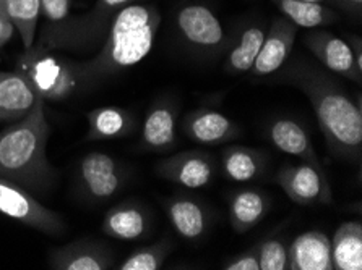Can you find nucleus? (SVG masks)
Wrapping results in <instances>:
<instances>
[{
	"mask_svg": "<svg viewBox=\"0 0 362 270\" xmlns=\"http://www.w3.org/2000/svg\"><path fill=\"white\" fill-rule=\"evenodd\" d=\"M260 270H286L288 246L279 238H268L255 246Z\"/></svg>",
	"mask_w": 362,
	"mask_h": 270,
	"instance_id": "29",
	"label": "nucleus"
},
{
	"mask_svg": "<svg viewBox=\"0 0 362 270\" xmlns=\"http://www.w3.org/2000/svg\"><path fill=\"white\" fill-rule=\"evenodd\" d=\"M265 32L267 30L263 26L247 27L226 59V70L229 73L243 75L252 70V65L260 52Z\"/></svg>",
	"mask_w": 362,
	"mask_h": 270,
	"instance_id": "26",
	"label": "nucleus"
},
{
	"mask_svg": "<svg viewBox=\"0 0 362 270\" xmlns=\"http://www.w3.org/2000/svg\"><path fill=\"white\" fill-rule=\"evenodd\" d=\"M49 264L54 270H107L114 266V254L107 246L96 241L78 240L54 247Z\"/></svg>",
	"mask_w": 362,
	"mask_h": 270,
	"instance_id": "13",
	"label": "nucleus"
},
{
	"mask_svg": "<svg viewBox=\"0 0 362 270\" xmlns=\"http://www.w3.org/2000/svg\"><path fill=\"white\" fill-rule=\"evenodd\" d=\"M13 26L7 20V16L4 15L2 10H0V47H4L5 44L10 41V37L13 36Z\"/></svg>",
	"mask_w": 362,
	"mask_h": 270,
	"instance_id": "32",
	"label": "nucleus"
},
{
	"mask_svg": "<svg viewBox=\"0 0 362 270\" xmlns=\"http://www.w3.org/2000/svg\"><path fill=\"white\" fill-rule=\"evenodd\" d=\"M127 173L122 165L106 152L93 151L76 167V183L81 196L91 202H106L124 188Z\"/></svg>",
	"mask_w": 362,
	"mask_h": 270,
	"instance_id": "6",
	"label": "nucleus"
},
{
	"mask_svg": "<svg viewBox=\"0 0 362 270\" xmlns=\"http://www.w3.org/2000/svg\"><path fill=\"white\" fill-rule=\"evenodd\" d=\"M332 241V262L337 270L362 269V225L344 222L334 231Z\"/></svg>",
	"mask_w": 362,
	"mask_h": 270,
	"instance_id": "24",
	"label": "nucleus"
},
{
	"mask_svg": "<svg viewBox=\"0 0 362 270\" xmlns=\"http://www.w3.org/2000/svg\"><path fill=\"white\" fill-rule=\"evenodd\" d=\"M304 2H317V4H322V2H325V0H304Z\"/></svg>",
	"mask_w": 362,
	"mask_h": 270,
	"instance_id": "35",
	"label": "nucleus"
},
{
	"mask_svg": "<svg viewBox=\"0 0 362 270\" xmlns=\"http://www.w3.org/2000/svg\"><path fill=\"white\" fill-rule=\"evenodd\" d=\"M268 159L259 149L228 146L221 154V168L226 178L235 183H247L265 172Z\"/></svg>",
	"mask_w": 362,
	"mask_h": 270,
	"instance_id": "23",
	"label": "nucleus"
},
{
	"mask_svg": "<svg viewBox=\"0 0 362 270\" xmlns=\"http://www.w3.org/2000/svg\"><path fill=\"white\" fill-rule=\"evenodd\" d=\"M224 270H260L259 256H257L255 246L252 250L243 252L238 257H234L233 261L223 266Z\"/></svg>",
	"mask_w": 362,
	"mask_h": 270,
	"instance_id": "31",
	"label": "nucleus"
},
{
	"mask_svg": "<svg viewBox=\"0 0 362 270\" xmlns=\"http://www.w3.org/2000/svg\"><path fill=\"white\" fill-rule=\"evenodd\" d=\"M270 209V200L265 192L254 188L235 191L229 201V222L235 233L244 235L255 228Z\"/></svg>",
	"mask_w": 362,
	"mask_h": 270,
	"instance_id": "21",
	"label": "nucleus"
},
{
	"mask_svg": "<svg viewBox=\"0 0 362 270\" xmlns=\"http://www.w3.org/2000/svg\"><path fill=\"white\" fill-rule=\"evenodd\" d=\"M0 10L20 35L25 49L31 47L41 15L40 0H0Z\"/></svg>",
	"mask_w": 362,
	"mask_h": 270,
	"instance_id": "25",
	"label": "nucleus"
},
{
	"mask_svg": "<svg viewBox=\"0 0 362 270\" xmlns=\"http://www.w3.org/2000/svg\"><path fill=\"white\" fill-rule=\"evenodd\" d=\"M16 71L44 102L65 101L81 87L75 62L59 57L41 44L25 49L16 60Z\"/></svg>",
	"mask_w": 362,
	"mask_h": 270,
	"instance_id": "4",
	"label": "nucleus"
},
{
	"mask_svg": "<svg viewBox=\"0 0 362 270\" xmlns=\"http://www.w3.org/2000/svg\"><path fill=\"white\" fill-rule=\"evenodd\" d=\"M283 15L300 27H317L332 23L334 15L325 5L304 0H276Z\"/></svg>",
	"mask_w": 362,
	"mask_h": 270,
	"instance_id": "27",
	"label": "nucleus"
},
{
	"mask_svg": "<svg viewBox=\"0 0 362 270\" xmlns=\"http://www.w3.org/2000/svg\"><path fill=\"white\" fill-rule=\"evenodd\" d=\"M132 0H96L90 12L67 18L54 27L44 31L40 44L46 49H67V51L85 52L104 41L111 21L120 10L130 5Z\"/></svg>",
	"mask_w": 362,
	"mask_h": 270,
	"instance_id": "5",
	"label": "nucleus"
},
{
	"mask_svg": "<svg viewBox=\"0 0 362 270\" xmlns=\"http://www.w3.org/2000/svg\"><path fill=\"white\" fill-rule=\"evenodd\" d=\"M276 181L291 201L300 206L332 204L333 192L323 168L307 162L283 165L276 173Z\"/></svg>",
	"mask_w": 362,
	"mask_h": 270,
	"instance_id": "8",
	"label": "nucleus"
},
{
	"mask_svg": "<svg viewBox=\"0 0 362 270\" xmlns=\"http://www.w3.org/2000/svg\"><path fill=\"white\" fill-rule=\"evenodd\" d=\"M36 92L18 71H0V123L16 122L31 112Z\"/></svg>",
	"mask_w": 362,
	"mask_h": 270,
	"instance_id": "19",
	"label": "nucleus"
},
{
	"mask_svg": "<svg viewBox=\"0 0 362 270\" xmlns=\"http://www.w3.org/2000/svg\"><path fill=\"white\" fill-rule=\"evenodd\" d=\"M288 269L333 270L330 238L317 230L296 236L288 247Z\"/></svg>",
	"mask_w": 362,
	"mask_h": 270,
	"instance_id": "18",
	"label": "nucleus"
},
{
	"mask_svg": "<svg viewBox=\"0 0 362 270\" xmlns=\"http://www.w3.org/2000/svg\"><path fill=\"white\" fill-rule=\"evenodd\" d=\"M305 46L319 59V62L332 73L343 76L349 81L361 85L362 71L356 63L353 49L341 37L328 31L310 32L305 37Z\"/></svg>",
	"mask_w": 362,
	"mask_h": 270,
	"instance_id": "10",
	"label": "nucleus"
},
{
	"mask_svg": "<svg viewBox=\"0 0 362 270\" xmlns=\"http://www.w3.org/2000/svg\"><path fill=\"white\" fill-rule=\"evenodd\" d=\"M41 13L49 20V23L57 25L69 18L72 0H40Z\"/></svg>",
	"mask_w": 362,
	"mask_h": 270,
	"instance_id": "30",
	"label": "nucleus"
},
{
	"mask_svg": "<svg viewBox=\"0 0 362 270\" xmlns=\"http://www.w3.org/2000/svg\"><path fill=\"white\" fill-rule=\"evenodd\" d=\"M101 228L109 238L135 241L144 238L151 228V216L141 204L125 201L109 209Z\"/></svg>",
	"mask_w": 362,
	"mask_h": 270,
	"instance_id": "16",
	"label": "nucleus"
},
{
	"mask_svg": "<svg viewBox=\"0 0 362 270\" xmlns=\"http://www.w3.org/2000/svg\"><path fill=\"white\" fill-rule=\"evenodd\" d=\"M177 27L180 35L192 46L218 49L224 42V30L216 15L203 5H189L177 15Z\"/></svg>",
	"mask_w": 362,
	"mask_h": 270,
	"instance_id": "15",
	"label": "nucleus"
},
{
	"mask_svg": "<svg viewBox=\"0 0 362 270\" xmlns=\"http://www.w3.org/2000/svg\"><path fill=\"white\" fill-rule=\"evenodd\" d=\"M168 219L180 238L200 241L211 228V216L199 200L177 195L164 202Z\"/></svg>",
	"mask_w": 362,
	"mask_h": 270,
	"instance_id": "14",
	"label": "nucleus"
},
{
	"mask_svg": "<svg viewBox=\"0 0 362 270\" xmlns=\"http://www.w3.org/2000/svg\"><path fill=\"white\" fill-rule=\"evenodd\" d=\"M86 140H117L134 133L136 128L135 115L120 107H98L86 113Z\"/></svg>",
	"mask_w": 362,
	"mask_h": 270,
	"instance_id": "22",
	"label": "nucleus"
},
{
	"mask_svg": "<svg viewBox=\"0 0 362 270\" xmlns=\"http://www.w3.org/2000/svg\"><path fill=\"white\" fill-rule=\"evenodd\" d=\"M173 250L169 240H161L150 246H144L119 264V270H160L164 261Z\"/></svg>",
	"mask_w": 362,
	"mask_h": 270,
	"instance_id": "28",
	"label": "nucleus"
},
{
	"mask_svg": "<svg viewBox=\"0 0 362 270\" xmlns=\"http://www.w3.org/2000/svg\"><path fill=\"white\" fill-rule=\"evenodd\" d=\"M343 2H346L348 5H351V7H354V8H361V5H362V0H343Z\"/></svg>",
	"mask_w": 362,
	"mask_h": 270,
	"instance_id": "34",
	"label": "nucleus"
},
{
	"mask_svg": "<svg viewBox=\"0 0 362 270\" xmlns=\"http://www.w3.org/2000/svg\"><path fill=\"white\" fill-rule=\"evenodd\" d=\"M298 26L286 18H275L270 30L265 32L260 52L252 65V75L270 76L283 67L293 52Z\"/></svg>",
	"mask_w": 362,
	"mask_h": 270,
	"instance_id": "11",
	"label": "nucleus"
},
{
	"mask_svg": "<svg viewBox=\"0 0 362 270\" xmlns=\"http://www.w3.org/2000/svg\"><path fill=\"white\" fill-rule=\"evenodd\" d=\"M182 131L203 146H218L239 137L240 126L215 109H197L184 118Z\"/></svg>",
	"mask_w": 362,
	"mask_h": 270,
	"instance_id": "12",
	"label": "nucleus"
},
{
	"mask_svg": "<svg viewBox=\"0 0 362 270\" xmlns=\"http://www.w3.org/2000/svg\"><path fill=\"white\" fill-rule=\"evenodd\" d=\"M268 136L273 146L284 154L298 157L299 161L307 162L315 167H322V164L317 157L314 145H312L307 131L298 122L289 118H278L268 128Z\"/></svg>",
	"mask_w": 362,
	"mask_h": 270,
	"instance_id": "20",
	"label": "nucleus"
},
{
	"mask_svg": "<svg viewBox=\"0 0 362 270\" xmlns=\"http://www.w3.org/2000/svg\"><path fill=\"white\" fill-rule=\"evenodd\" d=\"M283 76L309 99L323 137L334 156L361 164L362 109L344 92L338 81L327 70L300 60L291 63Z\"/></svg>",
	"mask_w": 362,
	"mask_h": 270,
	"instance_id": "1",
	"label": "nucleus"
},
{
	"mask_svg": "<svg viewBox=\"0 0 362 270\" xmlns=\"http://www.w3.org/2000/svg\"><path fill=\"white\" fill-rule=\"evenodd\" d=\"M47 140L44 101L37 97L28 115L0 133V178L13 181L31 195H46L57 178L46 156Z\"/></svg>",
	"mask_w": 362,
	"mask_h": 270,
	"instance_id": "3",
	"label": "nucleus"
},
{
	"mask_svg": "<svg viewBox=\"0 0 362 270\" xmlns=\"http://www.w3.org/2000/svg\"><path fill=\"white\" fill-rule=\"evenodd\" d=\"M160 23L161 15L156 7H124L111 21L100 52L86 62L75 63L80 86L93 87L140 63L153 49Z\"/></svg>",
	"mask_w": 362,
	"mask_h": 270,
	"instance_id": "2",
	"label": "nucleus"
},
{
	"mask_svg": "<svg viewBox=\"0 0 362 270\" xmlns=\"http://www.w3.org/2000/svg\"><path fill=\"white\" fill-rule=\"evenodd\" d=\"M155 172L161 178L182 188L199 190L210 185L216 175V162L213 156L203 151H184L156 164Z\"/></svg>",
	"mask_w": 362,
	"mask_h": 270,
	"instance_id": "9",
	"label": "nucleus"
},
{
	"mask_svg": "<svg viewBox=\"0 0 362 270\" xmlns=\"http://www.w3.org/2000/svg\"><path fill=\"white\" fill-rule=\"evenodd\" d=\"M354 44L351 42L349 46L351 49H353V54H354V59H356V63H358V68L362 71V52H361V39L359 37H356V39H353Z\"/></svg>",
	"mask_w": 362,
	"mask_h": 270,
	"instance_id": "33",
	"label": "nucleus"
},
{
	"mask_svg": "<svg viewBox=\"0 0 362 270\" xmlns=\"http://www.w3.org/2000/svg\"><path fill=\"white\" fill-rule=\"evenodd\" d=\"M177 107L169 101L153 104L141 126V146L151 152L169 151L177 142Z\"/></svg>",
	"mask_w": 362,
	"mask_h": 270,
	"instance_id": "17",
	"label": "nucleus"
},
{
	"mask_svg": "<svg viewBox=\"0 0 362 270\" xmlns=\"http://www.w3.org/2000/svg\"><path fill=\"white\" fill-rule=\"evenodd\" d=\"M0 214L46 235L64 231V222L57 212L42 206L28 190L5 178H0Z\"/></svg>",
	"mask_w": 362,
	"mask_h": 270,
	"instance_id": "7",
	"label": "nucleus"
}]
</instances>
